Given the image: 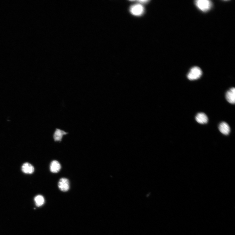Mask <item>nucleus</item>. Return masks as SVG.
I'll list each match as a JSON object with an SVG mask.
<instances>
[{
	"label": "nucleus",
	"mask_w": 235,
	"mask_h": 235,
	"mask_svg": "<svg viewBox=\"0 0 235 235\" xmlns=\"http://www.w3.org/2000/svg\"><path fill=\"white\" fill-rule=\"evenodd\" d=\"M34 201L36 205L38 206L42 205L45 202L44 197L41 195H38L35 197L34 198Z\"/></svg>",
	"instance_id": "11"
},
{
	"label": "nucleus",
	"mask_w": 235,
	"mask_h": 235,
	"mask_svg": "<svg viewBox=\"0 0 235 235\" xmlns=\"http://www.w3.org/2000/svg\"><path fill=\"white\" fill-rule=\"evenodd\" d=\"M202 75L201 68L195 66L192 68L187 75L188 79L190 80H194L199 79Z\"/></svg>",
	"instance_id": "1"
},
{
	"label": "nucleus",
	"mask_w": 235,
	"mask_h": 235,
	"mask_svg": "<svg viewBox=\"0 0 235 235\" xmlns=\"http://www.w3.org/2000/svg\"><path fill=\"white\" fill-rule=\"evenodd\" d=\"M58 186L59 188L62 191L66 192L70 188V183L68 180L66 178H62L60 179Z\"/></svg>",
	"instance_id": "4"
},
{
	"label": "nucleus",
	"mask_w": 235,
	"mask_h": 235,
	"mask_svg": "<svg viewBox=\"0 0 235 235\" xmlns=\"http://www.w3.org/2000/svg\"><path fill=\"white\" fill-rule=\"evenodd\" d=\"M196 119L198 123L201 124H206L208 122V117L204 113H198L196 116Z\"/></svg>",
	"instance_id": "9"
},
{
	"label": "nucleus",
	"mask_w": 235,
	"mask_h": 235,
	"mask_svg": "<svg viewBox=\"0 0 235 235\" xmlns=\"http://www.w3.org/2000/svg\"><path fill=\"white\" fill-rule=\"evenodd\" d=\"M138 2H139L140 3H145L147 2H148V1H140Z\"/></svg>",
	"instance_id": "12"
},
{
	"label": "nucleus",
	"mask_w": 235,
	"mask_h": 235,
	"mask_svg": "<svg viewBox=\"0 0 235 235\" xmlns=\"http://www.w3.org/2000/svg\"><path fill=\"white\" fill-rule=\"evenodd\" d=\"M195 4L197 7L204 12L208 11L212 6L211 2L208 0H198L195 1Z\"/></svg>",
	"instance_id": "2"
},
{
	"label": "nucleus",
	"mask_w": 235,
	"mask_h": 235,
	"mask_svg": "<svg viewBox=\"0 0 235 235\" xmlns=\"http://www.w3.org/2000/svg\"><path fill=\"white\" fill-rule=\"evenodd\" d=\"M61 168L60 164L56 160L52 161L50 165V170L52 173H56L59 172Z\"/></svg>",
	"instance_id": "8"
},
{
	"label": "nucleus",
	"mask_w": 235,
	"mask_h": 235,
	"mask_svg": "<svg viewBox=\"0 0 235 235\" xmlns=\"http://www.w3.org/2000/svg\"><path fill=\"white\" fill-rule=\"evenodd\" d=\"M68 134V133L59 128H56L53 134V138L56 141H61L64 135Z\"/></svg>",
	"instance_id": "5"
},
{
	"label": "nucleus",
	"mask_w": 235,
	"mask_h": 235,
	"mask_svg": "<svg viewBox=\"0 0 235 235\" xmlns=\"http://www.w3.org/2000/svg\"><path fill=\"white\" fill-rule=\"evenodd\" d=\"M226 98L229 103L233 104H235V89L234 87H232L227 92L226 94Z\"/></svg>",
	"instance_id": "6"
},
{
	"label": "nucleus",
	"mask_w": 235,
	"mask_h": 235,
	"mask_svg": "<svg viewBox=\"0 0 235 235\" xmlns=\"http://www.w3.org/2000/svg\"><path fill=\"white\" fill-rule=\"evenodd\" d=\"M22 170L24 173L31 174L34 172V169L31 164L28 163H26L23 165Z\"/></svg>",
	"instance_id": "10"
},
{
	"label": "nucleus",
	"mask_w": 235,
	"mask_h": 235,
	"mask_svg": "<svg viewBox=\"0 0 235 235\" xmlns=\"http://www.w3.org/2000/svg\"><path fill=\"white\" fill-rule=\"evenodd\" d=\"M219 130L223 134L227 135L230 132V128L228 124L225 122L221 123L219 126Z\"/></svg>",
	"instance_id": "7"
},
{
	"label": "nucleus",
	"mask_w": 235,
	"mask_h": 235,
	"mask_svg": "<svg viewBox=\"0 0 235 235\" xmlns=\"http://www.w3.org/2000/svg\"><path fill=\"white\" fill-rule=\"evenodd\" d=\"M131 13L135 16H140L143 13L144 8L140 4H136L132 6L130 9Z\"/></svg>",
	"instance_id": "3"
}]
</instances>
